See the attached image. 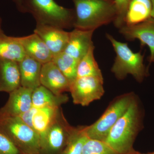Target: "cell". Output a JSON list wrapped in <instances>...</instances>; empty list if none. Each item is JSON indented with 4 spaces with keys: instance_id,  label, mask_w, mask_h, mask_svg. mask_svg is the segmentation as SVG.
I'll use <instances>...</instances> for the list:
<instances>
[{
    "instance_id": "5bb4252c",
    "label": "cell",
    "mask_w": 154,
    "mask_h": 154,
    "mask_svg": "<svg viewBox=\"0 0 154 154\" xmlns=\"http://www.w3.org/2000/svg\"><path fill=\"white\" fill-rule=\"evenodd\" d=\"M18 38L26 55L38 61L42 64L52 61L53 54L41 37L36 33Z\"/></svg>"
},
{
    "instance_id": "277c9868",
    "label": "cell",
    "mask_w": 154,
    "mask_h": 154,
    "mask_svg": "<svg viewBox=\"0 0 154 154\" xmlns=\"http://www.w3.org/2000/svg\"><path fill=\"white\" fill-rule=\"evenodd\" d=\"M106 36L116 54L111 69L116 78L122 80L131 75L138 82H142L148 75V69L143 63L144 54H142L141 51L134 52L127 43L117 41L110 34L106 33Z\"/></svg>"
},
{
    "instance_id": "7a4b0ae2",
    "label": "cell",
    "mask_w": 154,
    "mask_h": 154,
    "mask_svg": "<svg viewBox=\"0 0 154 154\" xmlns=\"http://www.w3.org/2000/svg\"><path fill=\"white\" fill-rule=\"evenodd\" d=\"M72 1L75 7V28L95 31L102 25L110 24L115 20L116 10L114 1Z\"/></svg>"
},
{
    "instance_id": "d6a6232c",
    "label": "cell",
    "mask_w": 154,
    "mask_h": 154,
    "mask_svg": "<svg viewBox=\"0 0 154 154\" xmlns=\"http://www.w3.org/2000/svg\"><path fill=\"white\" fill-rule=\"evenodd\" d=\"M153 62H154V59L153 61Z\"/></svg>"
},
{
    "instance_id": "4dcf8cb0",
    "label": "cell",
    "mask_w": 154,
    "mask_h": 154,
    "mask_svg": "<svg viewBox=\"0 0 154 154\" xmlns=\"http://www.w3.org/2000/svg\"><path fill=\"white\" fill-rule=\"evenodd\" d=\"M2 19H1V17H0V34H2L3 32L2 30Z\"/></svg>"
},
{
    "instance_id": "30bf717a",
    "label": "cell",
    "mask_w": 154,
    "mask_h": 154,
    "mask_svg": "<svg viewBox=\"0 0 154 154\" xmlns=\"http://www.w3.org/2000/svg\"><path fill=\"white\" fill-rule=\"evenodd\" d=\"M33 90L21 86L10 93L8 100L0 108V117H16L32 107Z\"/></svg>"
},
{
    "instance_id": "f546056e",
    "label": "cell",
    "mask_w": 154,
    "mask_h": 154,
    "mask_svg": "<svg viewBox=\"0 0 154 154\" xmlns=\"http://www.w3.org/2000/svg\"><path fill=\"white\" fill-rule=\"evenodd\" d=\"M125 154H142L138 152L134 151L133 150Z\"/></svg>"
},
{
    "instance_id": "7c38bea8",
    "label": "cell",
    "mask_w": 154,
    "mask_h": 154,
    "mask_svg": "<svg viewBox=\"0 0 154 154\" xmlns=\"http://www.w3.org/2000/svg\"><path fill=\"white\" fill-rule=\"evenodd\" d=\"M40 81L41 85L55 95L69 92L70 83L52 61L42 65Z\"/></svg>"
},
{
    "instance_id": "7402d4cb",
    "label": "cell",
    "mask_w": 154,
    "mask_h": 154,
    "mask_svg": "<svg viewBox=\"0 0 154 154\" xmlns=\"http://www.w3.org/2000/svg\"><path fill=\"white\" fill-rule=\"evenodd\" d=\"M95 47L92 45L88 52L79 62L77 67V78L95 76L103 77L102 71L94 56Z\"/></svg>"
},
{
    "instance_id": "9c48e42d",
    "label": "cell",
    "mask_w": 154,
    "mask_h": 154,
    "mask_svg": "<svg viewBox=\"0 0 154 154\" xmlns=\"http://www.w3.org/2000/svg\"><path fill=\"white\" fill-rule=\"evenodd\" d=\"M119 33L128 41L137 39L142 47L147 46L150 50L149 65L154 59V18L150 17L146 21L134 25H125L119 29Z\"/></svg>"
},
{
    "instance_id": "484cf974",
    "label": "cell",
    "mask_w": 154,
    "mask_h": 154,
    "mask_svg": "<svg viewBox=\"0 0 154 154\" xmlns=\"http://www.w3.org/2000/svg\"><path fill=\"white\" fill-rule=\"evenodd\" d=\"M20 152L9 138L0 131V154H20Z\"/></svg>"
},
{
    "instance_id": "6da1fadb",
    "label": "cell",
    "mask_w": 154,
    "mask_h": 154,
    "mask_svg": "<svg viewBox=\"0 0 154 154\" xmlns=\"http://www.w3.org/2000/svg\"><path fill=\"white\" fill-rule=\"evenodd\" d=\"M143 116L140 102L136 96L128 109L110 130L105 142L119 154L131 151L135 139L143 127Z\"/></svg>"
},
{
    "instance_id": "2e32d148",
    "label": "cell",
    "mask_w": 154,
    "mask_h": 154,
    "mask_svg": "<svg viewBox=\"0 0 154 154\" xmlns=\"http://www.w3.org/2000/svg\"><path fill=\"white\" fill-rule=\"evenodd\" d=\"M19 65L21 86L33 91L41 85L40 74L42 64L26 55L19 62Z\"/></svg>"
},
{
    "instance_id": "4316f807",
    "label": "cell",
    "mask_w": 154,
    "mask_h": 154,
    "mask_svg": "<svg viewBox=\"0 0 154 154\" xmlns=\"http://www.w3.org/2000/svg\"><path fill=\"white\" fill-rule=\"evenodd\" d=\"M37 108L33 107L28 111L19 116V117L23 122L33 128V119L34 114L37 111Z\"/></svg>"
},
{
    "instance_id": "4fadbf2b",
    "label": "cell",
    "mask_w": 154,
    "mask_h": 154,
    "mask_svg": "<svg viewBox=\"0 0 154 154\" xmlns=\"http://www.w3.org/2000/svg\"><path fill=\"white\" fill-rule=\"evenodd\" d=\"M94 31L75 28L70 32L68 43L64 52L79 62L94 45L92 37Z\"/></svg>"
},
{
    "instance_id": "3957f363",
    "label": "cell",
    "mask_w": 154,
    "mask_h": 154,
    "mask_svg": "<svg viewBox=\"0 0 154 154\" xmlns=\"http://www.w3.org/2000/svg\"><path fill=\"white\" fill-rule=\"evenodd\" d=\"M20 11L32 14L36 24L52 25L63 29L74 27L75 10L59 5L54 0H22Z\"/></svg>"
},
{
    "instance_id": "d6986e66",
    "label": "cell",
    "mask_w": 154,
    "mask_h": 154,
    "mask_svg": "<svg viewBox=\"0 0 154 154\" xmlns=\"http://www.w3.org/2000/svg\"><path fill=\"white\" fill-rule=\"evenodd\" d=\"M152 5L151 0H130L127 11L125 25L138 24L151 17Z\"/></svg>"
},
{
    "instance_id": "9a60e30c",
    "label": "cell",
    "mask_w": 154,
    "mask_h": 154,
    "mask_svg": "<svg viewBox=\"0 0 154 154\" xmlns=\"http://www.w3.org/2000/svg\"><path fill=\"white\" fill-rule=\"evenodd\" d=\"M21 86L19 63L0 58V92L10 94Z\"/></svg>"
},
{
    "instance_id": "ac0fdd59",
    "label": "cell",
    "mask_w": 154,
    "mask_h": 154,
    "mask_svg": "<svg viewBox=\"0 0 154 154\" xmlns=\"http://www.w3.org/2000/svg\"><path fill=\"white\" fill-rule=\"evenodd\" d=\"M68 100L67 95H55L41 85L33 90L32 94V106L37 108L61 107Z\"/></svg>"
},
{
    "instance_id": "cb8c5ba5",
    "label": "cell",
    "mask_w": 154,
    "mask_h": 154,
    "mask_svg": "<svg viewBox=\"0 0 154 154\" xmlns=\"http://www.w3.org/2000/svg\"><path fill=\"white\" fill-rule=\"evenodd\" d=\"M82 154H119L105 142L88 138L82 149Z\"/></svg>"
},
{
    "instance_id": "8fae6325",
    "label": "cell",
    "mask_w": 154,
    "mask_h": 154,
    "mask_svg": "<svg viewBox=\"0 0 154 154\" xmlns=\"http://www.w3.org/2000/svg\"><path fill=\"white\" fill-rule=\"evenodd\" d=\"M33 32L41 37L53 56L64 51L69 38L70 32L52 25L36 24Z\"/></svg>"
},
{
    "instance_id": "d4e9b609",
    "label": "cell",
    "mask_w": 154,
    "mask_h": 154,
    "mask_svg": "<svg viewBox=\"0 0 154 154\" xmlns=\"http://www.w3.org/2000/svg\"><path fill=\"white\" fill-rule=\"evenodd\" d=\"M130 0H114L116 17L113 22L116 28H120L125 25V16Z\"/></svg>"
},
{
    "instance_id": "44dd1931",
    "label": "cell",
    "mask_w": 154,
    "mask_h": 154,
    "mask_svg": "<svg viewBox=\"0 0 154 154\" xmlns=\"http://www.w3.org/2000/svg\"><path fill=\"white\" fill-rule=\"evenodd\" d=\"M52 61L70 84L77 78V67L79 61L64 51L53 56Z\"/></svg>"
},
{
    "instance_id": "83f0119b",
    "label": "cell",
    "mask_w": 154,
    "mask_h": 154,
    "mask_svg": "<svg viewBox=\"0 0 154 154\" xmlns=\"http://www.w3.org/2000/svg\"><path fill=\"white\" fill-rule=\"evenodd\" d=\"M13 1L16 4L17 8L20 11L22 7V0H13Z\"/></svg>"
},
{
    "instance_id": "ffe728a7",
    "label": "cell",
    "mask_w": 154,
    "mask_h": 154,
    "mask_svg": "<svg viewBox=\"0 0 154 154\" xmlns=\"http://www.w3.org/2000/svg\"><path fill=\"white\" fill-rule=\"evenodd\" d=\"M26 55L18 37L0 34V58L19 62Z\"/></svg>"
},
{
    "instance_id": "603a6c76",
    "label": "cell",
    "mask_w": 154,
    "mask_h": 154,
    "mask_svg": "<svg viewBox=\"0 0 154 154\" xmlns=\"http://www.w3.org/2000/svg\"><path fill=\"white\" fill-rule=\"evenodd\" d=\"M88 139L83 127L75 128L63 154H82L83 147Z\"/></svg>"
},
{
    "instance_id": "836d02e7",
    "label": "cell",
    "mask_w": 154,
    "mask_h": 154,
    "mask_svg": "<svg viewBox=\"0 0 154 154\" xmlns=\"http://www.w3.org/2000/svg\"><path fill=\"white\" fill-rule=\"evenodd\" d=\"M111 1H114V0H111Z\"/></svg>"
},
{
    "instance_id": "f1b7e54d",
    "label": "cell",
    "mask_w": 154,
    "mask_h": 154,
    "mask_svg": "<svg viewBox=\"0 0 154 154\" xmlns=\"http://www.w3.org/2000/svg\"><path fill=\"white\" fill-rule=\"evenodd\" d=\"M152 5V17L154 18V0H151Z\"/></svg>"
},
{
    "instance_id": "8992f818",
    "label": "cell",
    "mask_w": 154,
    "mask_h": 154,
    "mask_svg": "<svg viewBox=\"0 0 154 154\" xmlns=\"http://www.w3.org/2000/svg\"><path fill=\"white\" fill-rule=\"evenodd\" d=\"M136 96L134 93H126L112 100L97 121L89 126L83 127L88 138L105 142L110 130L127 110Z\"/></svg>"
},
{
    "instance_id": "52a82bcc",
    "label": "cell",
    "mask_w": 154,
    "mask_h": 154,
    "mask_svg": "<svg viewBox=\"0 0 154 154\" xmlns=\"http://www.w3.org/2000/svg\"><path fill=\"white\" fill-rule=\"evenodd\" d=\"M103 77L89 76L77 78L70 85L73 102L75 105L87 106L101 99L105 93Z\"/></svg>"
},
{
    "instance_id": "1f68e13d",
    "label": "cell",
    "mask_w": 154,
    "mask_h": 154,
    "mask_svg": "<svg viewBox=\"0 0 154 154\" xmlns=\"http://www.w3.org/2000/svg\"><path fill=\"white\" fill-rule=\"evenodd\" d=\"M146 154H154V152H153L149 153H148Z\"/></svg>"
},
{
    "instance_id": "ba28073f",
    "label": "cell",
    "mask_w": 154,
    "mask_h": 154,
    "mask_svg": "<svg viewBox=\"0 0 154 154\" xmlns=\"http://www.w3.org/2000/svg\"><path fill=\"white\" fill-rule=\"evenodd\" d=\"M74 129L67 122L61 109L48 131L42 150L50 153L59 151L66 145Z\"/></svg>"
},
{
    "instance_id": "e0dca14e",
    "label": "cell",
    "mask_w": 154,
    "mask_h": 154,
    "mask_svg": "<svg viewBox=\"0 0 154 154\" xmlns=\"http://www.w3.org/2000/svg\"><path fill=\"white\" fill-rule=\"evenodd\" d=\"M61 107H45L37 108L33 119V128L39 136L42 148L44 146L48 131L57 117Z\"/></svg>"
},
{
    "instance_id": "5b68a950",
    "label": "cell",
    "mask_w": 154,
    "mask_h": 154,
    "mask_svg": "<svg viewBox=\"0 0 154 154\" xmlns=\"http://www.w3.org/2000/svg\"><path fill=\"white\" fill-rule=\"evenodd\" d=\"M0 131L20 152L25 154H39L42 151L38 135L18 116L0 117Z\"/></svg>"
}]
</instances>
